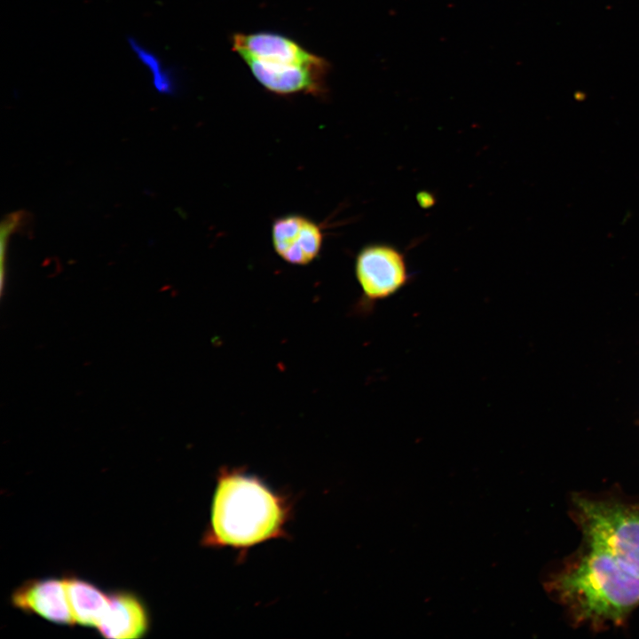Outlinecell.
<instances>
[{"label": "cell", "instance_id": "obj_7", "mask_svg": "<svg viewBox=\"0 0 639 639\" xmlns=\"http://www.w3.org/2000/svg\"><path fill=\"white\" fill-rule=\"evenodd\" d=\"M12 603L23 611L34 612L57 624L75 623L64 580L43 579L24 582L13 592Z\"/></svg>", "mask_w": 639, "mask_h": 639}, {"label": "cell", "instance_id": "obj_3", "mask_svg": "<svg viewBox=\"0 0 639 639\" xmlns=\"http://www.w3.org/2000/svg\"><path fill=\"white\" fill-rule=\"evenodd\" d=\"M576 518L588 548L603 551L639 576V508L578 497Z\"/></svg>", "mask_w": 639, "mask_h": 639}, {"label": "cell", "instance_id": "obj_4", "mask_svg": "<svg viewBox=\"0 0 639 639\" xmlns=\"http://www.w3.org/2000/svg\"><path fill=\"white\" fill-rule=\"evenodd\" d=\"M354 272L361 289L357 305L361 313L370 312L378 303L398 294L414 278L406 251L387 242H372L362 247L355 256Z\"/></svg>", "mask_w": 639, "mask_h": 639}, {"label": "cell", "instance_id": "obj_6", "mask_svg": "<svg viewBox=\"0 0 639 639\" xmlns=\"http://www.w3.org/2000/svg\"><path fill=\"white\" fill-rule=\"evenodd\" d=\"M272 242L282 260L305 265L319 256L323 233L320 225L311 218L300 214H288L272 223Z\"/></svg>", "mask_w": 639, "mask_h": 639}, {"label": "cell", "instance_id": "obj_10", "mask_svg": "<svg viewBox=\"0 0 639 639\" xmlns=\"http://www.w3.org/2000/svg\"><path fill=\"white\" fill-rule=\"evenodd\" d=\"M75 622L98 627L109 605V596L95 585L76 577L64 579Z\"/></svg>", "mask_w": 639, "mask_h": 639}, {"label": "cell", "instance_id": "obj_8", "mask_svg": "<svg viewBox=\"0 0 639 639\" xmlns=\"http://www.w3.org/2000/svg\"><path fill=\"white\" fill-rule=\"evenodd\" d=\"M233 50L242 59H254L265 62H309L318 56L306 51L293 39L272 32L235 34Z\"/></svg>", "mask_w": 639, "mask_h": 639}, {"label": "cell", "instance_id": "obj_11", "mask_svg": "<svg viewBox=\"0 0 639 639\" xmlns=\"http://www.w3.org/2000/svg\"><path fill=\"white\" fill-rule=\"evenodd\" d=\"M129 49L147 73L154 91L162 96L174 97L179 91L178 75L171 67L153 49L136 37L127 39Z\"/></svg>", "mask_w": 639, "mask_h": 639}, {"label": "cell", "instance_id": "obj_5", "mask_svg": "<svg viewBox=\"0 0 639 639\" xmlns=\"http://www.w3.org/2000/svg\"><path fill=\"white\" fill-rule=\"evenodd\" d=\"M257 82L278 95L311 94L322 97L327 92L326 78L329 65L318 56L314 60L298 62H265L245 59Z\"/></svg>", "mask_w": 639, "mask_h": 639}, {"label": "cell", "instance_id": "obj_1", "mask_svg": "<svg viewBox=\"0 0 639 639\" xmlns=\"http://www.w3.org/2000/svg\"><path fill=\"white\" fill-rule=\"evenodd\" d=\"M291 512L290 497L243 469L221 468L201 543L208 548H232L246 555L256 545L286 537Z\"/></svg>", "mask_w": 639, "mask_h": 639}, {"label": "cell", "instance_id": "obj_2", "mask_svg": "<svg viewBox=\"0 0 639 639\" xmlns=\"http://www.w3.org/2000/svg\"><path fill=\"white\" fill-rule=\"evenodd\" d=\"M548 584L580 623L618 625L639 605V576L610 555L590 548Z\"/></svg>", "mask_w": 639, "mask_h": 639}, {"label": "cell", "instance_id": "obj_9", "mask_svg": "<svg viewBox=\"0 0 639 639\" xmlns=\"http://www.w3.org/2000/svg\"><path fill=\"white\" fill-rule=\"evenodd\" d=\"M148 614L141 601L129 592L109 596V605L98 628L109 639H135L148 630Z\"/></svg>", "mask_w": 639, "mask_h": 639}]
</instances>
